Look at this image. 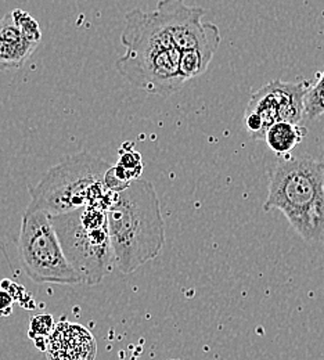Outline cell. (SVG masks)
<instances>
[{
    "instance_id": "cell-7",
    "label": "cell",
    "mask_w": 324,
    "mask_h": 360,
    "mask_svg": "<svg viewBox=\"0 0 324 360\" xmlns=\"http://www.w3.org/2000/svg\"><path fill=\"white\" fill-rule=\"evenodd\" d=\"M155 14L181 51H218L222 35L215 24L202 22L205 8L187 6L185 0H158Z\"/></svg>"
},
{
    "instance_id": "cell-6",
    "label": "cell",
    "mask_w": 324,
    "mask_h": 360,
    "mask_svg": "<svg viewBox=\"0 0 324 360\" xmlns=\"http://www.w3.org/2000/svg\"><path fill=\"white\" fill-rule=\"evenodd\" d=\"M22 269L38 283L78 284L77 271L64 257L50 217L42 211H25L18 240Z\"/></svg>"
},
{
    "instance_id": "cell-5",
    "label": "cell",
    "mask_w": 324,
    "mask_h": 360,
    "mask_svg": "<svg viewBox=\"0 0 324 360\" xmlns=\"http://www.w3.org/2000/svg\"><path fill=\"white\" fill-rule=\"evenodd\" d=\"M61 250L81 283L96 285L114 268L107 215L93 207L50 217Z\"/></svg>"
},
{
    "instance_id": "cell-19",
    "label": "cell",
    "mask_w": 324,
    "mask_h": 360,
    "mask_svg": "<svg viewBox=\"0 0 324 360\" xmlns=\"http://www.w3.org/2000/svg\"><path fill=\"white\" fill-rule=\"evenodd\" d=\"M322 75H323V77H324V71H323V72H322Z\"/></svg>"
},
{
    "instance_id": "cell-16",
    "label": "cell",
    "mask_w": 324,
    "mask_h": 360,
    "mask_svg": "<svg viewBox=\"0 0 324 360\" xmlns=\"http://www.w3.org/2000/svg\"><path fill=\"white\" fill-rule=\"evenodd\" d=\"M54 328V319L51 315L34 316L30 321L28 337L35 342V345L41 349H46V342L48 335Z\"/></svg>"
},
{
    "instance_id": "cell-13",
    "label": "cell",
    "mask_w": 324,
    "mask_h": 360,
    "mask_svg": "<svg viewBox=\"0 0 324 360\" xmlns=\"http://www.w3.org/2000/svg\"><path fill=\"white\" fill-rule=\"evenodd\" d=\"M308 134L304 125L278 121L269 127L264 135V140L268 147L278 154V157L290 154Z\"/></svg>"
},
{
    "instance_id": "cell-3",
    "label": "cell",
    "mask_w": 324,
    "mask_h": 360,
    "mask_svg": "<svg viewBox=\"0 0 324 360\" xmlns=\"http://www.w3.org/2000/svg\"><path fill=\"white\" fill-rule=\"evenodd\" d=\"M264 210H278L306 243L324 240L323 162L281 155L271 171Z\"/></svg>"
},
{
    "instance_id": "cell-11",
    "label": "cell",
    "mask_w": 324,
    "mask_h": 360,
    "mask_svg": "<svg viewBox=\"0 0 324 360\" xmlns=\"http://www.w3.org/2000/svg\"><path fill=\"white\" fill-rule=\"evenodd\" d=\"M311 82L312 81L284 82L281 79H275L268 84L280 105L281 121L302 125V121L305 120L304 97Z\"/></svg>"
},
{
    "instance_id": "cell-1",
    "label": "cell",
    "mask_w": 324,
    "mask_h": 360,
    "mask_svg": "<svg viewBox=\"0 0 324 360\" xmlns=\"http://www.w3.org/2000/svg\"><path fill=\"white\" fill-rule=\"evenodd\" d=\"M121 44L125 54L117 60L115 68L131 85L160 97H169L185 86L187 81L179 70L181 50L155 11H129Z\"/></svg>"
},
{
    "instance_id": "cell-4",
    "label": "cell",
    "mask_w": 324,
    "mask_h": 360,
    "mask_svg": "<svg viewBox=\"0 0 324 360\" xmlns=\"http://www.w3.org/2000/svg\"><path fill=\"white\" fill-rule=\"evenodd\" d=\"M108 168V162L89 153L64 158L31 188L27 211H42L53 217L93 207L107 212L117 195L104 184Z\"/></svg>"
},
{
    "instance_id": "cell-8",
    "label": "cell",
    "mask_w": 324,
    "mask_h": 360,
    "mask_svg": "<svg viewBox=\"0 0 324 360\" xmlns=\"http://www.w3.org/2000/svg\"><path fill=\"white\" fill-rule=\"evenodd\" d=\"M42 41L38 21L24 10L15 8L0 20V70L24 67Z\"/></svg>"
},
{
    "instance_id": "cell-10",
    "label": "cell",
    "mask_w": 324,
    "mask_h": 360,
    "mask_svg": "<svg viewBox=\"0 0 324 360\" xmlns=\"http://www.w3.org/2000/svg\"><path fill=\"white\" fill-rule=\"evenodd\" d=\"M278 121H281L280 105L269 85H265L250 98L242 118L244 128L254 140H264L266 129Z\"/></svg>"
},
{
    "instance_id": "cell-9",
    "label": "cell",
    "mask_w": 324,
    "mask_h": 360,
    "mask_svg": "<svg viewBox=\"0 0 324 360\" xmlns=\"http://www.w3.org/2000/svg\"><path fill=\"white\" fill-rule=\"evenodd\" d=\"M45 352L48 360H94L97 344L84 326L60 321L47 338Z\"/></svg>"
},
{
    "instance_id": "cell-12",
    "label": "cell",
    "mask_w": 324,
    "mask_h": 360,
    "mask_svg": "<svg viewBox=\"0 0 324 360\" xmlns=\"http://www.w3.org/2000/svg\"><path fill=\"white\" fill-rule=\"evenodd\" d=\"M143 172L141 155L132 148L131 143H124L119 150V160L115 165H110L104 175V184L114 193L122 191L131 181L140 179Z\"/></svg>"
},
{
    "instance_id": "cell-18",
    "label": "cell",
    "mask_w": 324,
    "mask_h": 360,
    "mask_svg": "<svg viewBox=\"0 0 324 360\" xmlns=\"http://www.w3.org/2000/svg\"><path fill=\"white\" fill-rule=\"evenodd\" d=\"M13 302L14 300L11 298V295L6 290L0 288V316L11 315Z\"/></svg>"
},
{
    "instance_id": "cell-14",
    "label": "cell",
    "mask_w": 324,
    "mask_h": 360,
    "mask_svg": "<svg viewBox=\"0 0 324 360\" xmlns=\"http://www.w3.org/2000/svg\"><path fill=\"white\" fill-rule=\"evenodd\" d=\"M214 51L209 50H185L181 51V60H179V70L182 77L186 81L191 78H197L202 75L211 60L214 58Z\"/></svg>"
},
{
    "instance_id": "cell-17",
    "label": "cell",
    "mask_w": 324,
    "mask_h": 360,
    "mask_svg": "<svg viewBox=\"0 0 324 360\" xmlns=\"http://www.w3.org/2000/svg\"><path fill=\"white\" fill-rule=\"evenodd\" d=\"M1 288L6 290V291L11 295V298H13L15 302H18L22 308L31 309V308L35 307L32 295L28 294L22 285H18L17 283H14V281H11V280L4 278V280H1Z\"/></svg>"
},
{
    "instance_id": "cell-2",
    "label": "cell",
    "mask_w": 324,
    "mask_h": 360,
    "mask_svg": "<svg viewBox=\"0 0 324 360\" xmlns=\"http://www.w3.org/2000/svg\"><path fill=\"white\" fill-rule=\"evenodd\" d=\"M105 215L114 266L121 273H134L161 254L165 222L151 181H131L117 193Z\"/></svg>"
},
{
    "instance_id": "cell-15",
    "label": "cell",
    "mask_w": 324,
    "mask_h": 360,
    "mask_svg": "<svg viewBox=\"0 0 324 360\" xmlns=\"http://www.w3.org/2000/svg\"><path fill=\"white\" fill-rule=\"evenodd\" d=\"M305 118L312 121L324 114V77L319 74L316 81L311 82L304 97Z\"/></svg>"
}]
</instances>
